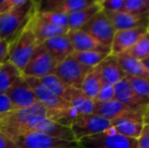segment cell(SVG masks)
Wrapping results in <instances>:
<instances>
[{"label":"cell","mask_w":149,"mask_h":148,"mask_svg":"<svg viewBox=\"0 0 149 148\" xmlns=\"http://www.w3.org/2000/svg\"><path fill=\"white\" fill-rule=\"evenodd\" d=\"M39 1L26 0L18 7L0 15V38L11 43L31 22L38 12Z\"/></svg>","instance_id":"obj_1"},{"label":"cell","mask_w":149,"mask_h":148,"mask_svg":"<svg viewBox=\"0 0 149 148\" xmlns=\"http://www.w3.org/2000/svg\"><path fill=\"white\" fill-rule=\"evenodd\" d=\"M38 46L39 43L30 26H28L10 43L7 61L13 64L22 72L35 53Z\"/></svg>","instance_id":"obj_2"},{"label":"cell","mask_w":149,"mask_h":148,"mask_svg":"<svg viewBox=\"0 0 149 148\" xmlns=\"http://www.w3.org/2000/svg\"><path fill=\"white\" fill-rule=\"evenodd\" d=\"M77 142L80 148H138L137 139L123 136L112 128Z\"/></svg>","instance_id":"obj_3"},{"label":"cell","mask_w":149,"mask_h":148,"mask_svg":"<svg viewBox=\"0 0 149 148\" xmlns=\"http://www.w3.org/2000/svg\"><path fill=\"white\" fill-rule=\"evenodd\" d=\"M18 148H80L77 141H68L37 132H26L11 137Z\"/></svg>","instance_id":"obj_4"},{"label":"cell","mask_w":149,"mask_h":148,"mask_svg":"<svg viewBox=\"0 0 149 148\" xmlns=\"http://www.w3.org/2000/svg\"><path fill=\"white\" fill-rule=\"evenodd\" d=\"M56 66L57 62L54 58L44 49L43 46L39 45L30 61L22 70V75L24 77L41 79L47 75L53 74Z\"/></svg>","instance_id":"obj_5"},{"label":"cell","mask_w":149,"mask_h":148,"mask_svg":"<svg viewBox=\"0 0 149 148\" xmlns=\"http://www.w3.org/2000/svg\"><path fill=\"white\" fill-rule=\"evenodd\" d=\"M111 126V121L97 115L89 114L77 116L70 126V129L74 135L75 140L78 141L84 137L104 132L110 129Z\"/></svg>","instance_id":"obj_6"},{"label":"cell","mask_w":149,"mask_h":148,"mask_svg":"<svg viewBox=\"0 0 149 148\" xmlns=\"http://www.w3.org/2000/svg\"><path fill=\"white\" fill-rule=\"evenodd\" d=\"M91 68L81 65L72 56H69L62 62L57 64L54 74L68 86L75 89H80L85 75Z\"/></svg>","instance_id":"obj_7"},{"label":"cell","mask_w":149,"mask_h":148,"mask_svg":"<svg viewBox=\"0 0 149 148\" xmlns=\"http://www.w3.org/2000/svg\"><path fill=\"white\" fill-rule=\"evenodd\" d=\"M80 30L91 36L102 45L111 49L113 38L116 31L102 10L97 12Z\"/></svg>","instance_id":"obj_8"},{"label":"cell","mask_w":149,"mask_h":148,"mask_svg":"<svg viewBox=\"0 0 149 148\" xmlns=\"http://www.w3.org/2000/svg\"><path fill=\"white\" fill-rule=\"evenodd\" d=\"M111 128L119 134L129 138L138 139L145 125L144 113L130 111L111 121Z\"/></svg>","instance_id":"obj_9"},{"label":"cell","mask_w":149,"mask_h":148,"mask_svg":"<svg viewBox=\"0 0 149 148\" xmlns=\"http://www.w3.org/2000/svg\"><path fill=\"white\" fill-rule=\"evenodd\" d=\"M6 93L9 97L14 110L26 109L38 103L33 89L29 85L26 77L22 75L16 79Z\"/></svg>","instance_id":"obj_10"},{"label":"cell","mask_w":149,"mask_h":148,"mask_svg":"<svg viewBox=\"0 0 149 148\" xmlns=\"http://www.w3.org/2000/svg\"><path fill=\"white\" fill-rule=\"evenodd\" d=\"M115 87V99L123 104L125 107L133 112L144 113L146 107L148 106L149 101L139 97L132 89L127 78H124L119 83L114 85Z\"/></svg>","instance_id":"obj_11"},{"label":"cell","mask_w":149,"mask_h":148,"mask_svg":"<svg viewBox=\"0 0 149 148\" xmlns=\"http://www.w3.org/2000/svg\"><path fill=\"white\" fill-rule=\"evenodd\" d=\"M149 31V26L131 28V30L117 31L114 35L111 45V54L115 56L128 52L136 42Z\"/></svg>","instance_id":"obj_12"},{"label":"cell","mask_w":149,"mask_h":148,"mask_svg":"<svg viewBox=\"0 0 149 148\" xmlns=\"http://www.w3.org/2000/svg\"><path fill=\"white\" fill-rule=\"evenodd\" d=\"M29 85L33 89L38 103L45 107L48 111H57L68 107V104L55 95L49 88L45 86L39 79L33 77H26Z\"/></svg>","instance_id":"obj_13"},{"label":"cell","mask_w":149,"mask_h":148,"mask_svg":"<svg viewBox=\"0 0 149 148\" xmlns=\"http://www.w3.org/2000/svg\"><path fill=\"white\" fill-rule=\"evenodd\" d=\"M68 39L70 41L73 50L76 52H85V51H97L102 53L111 54V49L106 46L98 43L95 39L86 34L81 30L69 31Z\"/></svg>","instance_id":"obj_14"},{"label":"cell","mask_w":149,"mask_h":148,"mask_svg":"<svg viewBox=\"0 0 149 148\" xmlns=\"http://www.w3.org/2000/svg\"><path fill=\"white\" fill-rule=\"evenodd\" d=\"M104 13L112 22L116 32L149 26L148 15H133L125 11L104 12Z\"/></svg>","instance_id":"obj_15"},{"label":"cell","mask_w":149,"mask_h":148,"mask_svg":"<svg viewBox=\"0 0 149 148\" xmlns=\"http://www.w3.org/2000/svg\"><path fill=\"white\" fill-rule=\"evenodd\" d=\"M29 26H30L31 32L35 35L39 45H41L42 43L51 39V38L62 36V35H67L69 32L68 28L53 26V24L44 22L41 18L38 17L37 13L31 18V22L29 24Z\"/></svg>","instance_id":"obj_16"},{"label":"cell","mask_w":149,"mask_h":148,"mask_svg":"<svg viewBox=\"0 0 149 148\" xmlns=\"http://www.w3.org/2000/svg\"><path fill=\"white\" fill-rule=\"evenodd\" d=\"M41 45L54 58L57 64L71 56L74 52L67 35L51 38L42 43Z\"/></svg>","instance_id":"obj_17"},{"label":"cell","mask_w":149,"mask_h":148,"mask_svg":"<svg viewBox=\"0 0 149 148\" xmlns=\"http://www.w3.org/2000/svg\"><path fill=\"white\" fill-rule=\"evenodd\" d=\"M97 68L104 83L116 85L121 80L126 78V74L120 66L118 59L112 54L107 56L97 65Z\"/></svg>","instance_id":"obj_18"},{"label":"cell","mask_w":149,"mask_h":148,"mask_svg":"<svg viewBox=\"0 0 149 148\" xmlns=\"http://www.w3.org/2000/svg\"><path fill=\"white\" fill-rule=\"evenodd\" d=\"M102 10L98 1H95L93 4L87 7L68 14V28L69 31L80 30L86 22H88L97 12Z\"/></svg>","instance_id":"obj_19"},{"label":"cell","mask_w":149,"mask_h":148,"mask_svg":"<svg viewBox=\"0 0 149 148\" xmlns=\"http://www.w3.org/2000/svg\"><path fill=\"white\" fill-rule=\"evenodd\" d=\"M130 111L131 110H129L123 104L114 99L106 103H94L93 114L102 117L109 121H113Z\"/></svg>","instance_id":"obj_20"},{"label":"cell","mask_w":149,"mask_h":148,"mask_svg":"<svg viewBox=\"0 0 149 148\" xmlns=\"http://www.w3.org/2000/svg\"><path fill=\"white\" fill-rule=\"evenodd\" d=\"M116 57L121 68L125 72L126 76L149 79V73L142 64V61L135 59L127 54H121Z\"/></svg>","instance_id":"obj_21"},{"label":"cell","mask_w":149,"mask_h":148,"mask_svg":"<svg viewBox=\"0 0 149 148\" xmlns=\"http://www.w3.org/2000/svg\"><path fill=\"white\" fill-rule=\"evenodd\" d=\"M39 80L41 81L47 88H49L55 95H57L61 99L66 101L67 104L69 103L70 97H71V95H72L75 88H72V87L65 84L57 75H55L54 73L50 74V75H47V76L43 77V78L39 79Z\"/></svg>","instance_id":"obj_22"},{"label":"cell","mask_w":149,"mask_h":148,"mask_svg":"<svg viewBox=\"0 0 149 148\" xmlns=\"http://www.w3.org/2000/svg\"><path fill=\"white\" fill-rule=\"evenodd\" d=\"M102 83L104 82H102V79L100 77L98 68L97 66H95V67L91 68L88 71V73L85 75L80 90L87 97H89L92 101H94L98 91H100V87H102Z\"/></svg>","instance_id":"obj_23"},{"label":"cell","mask_w":149,"mask_h":148,"mask_svg":"<svg viewBox=\"0 0 149 148\" xmlns=\"http://www.w3.org/2000/svg\"><path fill=\"white\" fill-rule=\"evenodd\" d=\"M22 76V72L9 61H5L0 65V93H5L16 79Z\"/></svg>","instance_id":"obj_24"},{"label":"cell","mask_w":149,"mask_h":148,"mask_svg":"<svg viewBox=\"0 0 149 148\" xmlns=\"http://www.w3.org/2000/svg\"><path fill=\"white\" fill-rule=\"evenodd\" d=\"M68 105L73 108L78 115L93 114L94 101L87 97L80 89H74Z\"/></svg>","instance_id":"obj_25"},{"label":"cell","mask_w":149,"mask_h":148,"mask_svg":"<svg viewBox=\"0 0 149 148\" xmlns=\"http://www.w3.org/2000/svg\"><path fill=\"white\" fill-rule=\"evenodd\" d=\"M110 54L102 53L97 51H85V52H76L72 53V57L81 65L86 66L88 68H93L97 66L104 58Z\"/></svg>","instance_id":"obj_26"},{"label":"cell","mask_w":149,"mask_h":148,"mask_svg":"<svg viewBox=\"0 0 149 148\" xmlns=\"http://www.w3.org/2000/svg\"><path fill=\"white\" fill-rule=\"evenodd\" d=\"M124 54H127V55L131 56V57L135 58L137 60H140V61L148 58L149 57V31L136 42V44L129 51Z\"/></svg>","instance_id":"obj_27"},{"label":"cell","mask_w":149,"mask_h":148,"mask_svg":"<svg viewBox=\"0 0 149 148\" xmlns=\"http://www.w3.org/2000/svg\"><path fill=\"white\" fill-rule=\"evenodd\" d=\"M123 11L133 15H148L149 0H125Z\"/></svg>","instance_id":"obj_28"},{"label":"cell","mask_w":149,"mask_h":148,"mask_svg":"<svg viewBox=\"0 0 149 148\" xmlns=\"http://www.w3.org/2000/svg\"><path fill=\"white\" fill-rule=\"evenodd\" d=\"M37 16L42 20L53 24V26L68 28V14L58 11H47L37 12Z\"/></svg>","instance_id":"obj_29"},{"label":"cell","mask_w":149,"mask_h":148,"mask_svg":"<svg viewBox=\"0 0 149 148\" xmlns=\"http://www.w3.org/2000/svg\"><path fill=\"white\" fill-rule=\"evenodd\" d=\"M126 78L129 81L132 89L139 97L149 101V79L139 78V77H132V76H126Z\"/></svg>","instance_id":"obj_30"},{"label":"cell","mask_w":149,"mask_h":148,"mask_svg":"<svg viewBox=\"0 0 149 148\" xmlns=\"http://www.w3.org/2000/svg\"><path fill=\"white\" fill-rule=\"evenodd\" d=\"M115 99V87L112 84L102 83L97 95H96L94 103H106Z\"/></svg>","instance_id":"obj_31"},{"label":"cell","mask_w":149,"mask_h":148,"mask_svg":"<svg viewBox=\"0 0 149 148\" xmlns=\"http://www.w3.org/2000/svg\"><path fill=\"white\" fill-rule=\"evenodd\" d=\"M102 10L104 12L123 11L125 0H100L98 1Z\"/></svg>","instance_id":"obj_32"},{"label":"cell","mask_w":149,"mask_h":148,"mask_svg":"<svg viewBox=\"0 0 149 148\" xmlns=\"http://www.w3.org/2000/svg\"><path fill=\"white\" fill-rule=\"evenodd\" d=\"M26 0H0V15L24 4Z\"/></svg>","instance_id":"obj_33"},{"label":"cell","mask_w":149,"mask_h":148,"mask_svg":"<svg viewBox=\"0 0 149 148\" xmlns=\"http://www.w3.org/2000/svg\"><path fill=\"white\" fill-rule=\"evenodd\" d=\"M13 110L14 108L7 93H0V115L7 114Z\"/></svg>","instance_id":"obj_34"},{"label":"cell","mask_w":149,"mask_h":148,"mask_svg":"<svg viewBox=\"0 0 149 148\" xmlns=\"http://www.w3.org/2000/svg\"><path fill=\"white\" fill-rule=\"evenodd\" d=\"M138 148H149V125H144L143 130L137 139Z\"/></svg>","instance_id":"obj_35"},{"label":"cell","mask_w":149,"mask_h":148,"mask_svg":"<svg viewBox=\"0 0 149 148\" xmlns=\"http://www.w3.org/2000/svg\"><path fill=\"white\" fill-rule=\"evenodd\" d=\"M10 43H8L6 40L0 39V65L3 62L7 61L8 53H9Z\"/></svg>","instance_id":"obj_36"},{"label":"cell","mask_w":149,"mask_h":148,"mask_svg":"<svg viewBox=\"0 0 149 148\" xmlns=\"http://www.w3.org/2000/svg\"><path fill=\"white\" fill-rule=\"evenodd\" d=\"M0 148H18V147L11 139L8 138L2 132H0Z\"/></svg>","instance_id":"obj_37"},{"label":"cell","mask_w":149,"mask_h":148,"mask_svg":"<svg viewBox=\"0 0 149 148\" xmlns=\"http://www.w3.org/2000/svg\"><path fill=\"white\" fill-rule=\"evenodd\" d=\"M142 64L144 65V67H145V69L147 70V72L149 73V57L146 58V59L142 60Z\"/></svg>","instance_id":"obj_38"},{"label":"cell","mask_w":149,"mask_h":148,"mask_svg":"<svg viewBox=\"0 0 149 148\" xmlns=\"http://www.w3.org/2000/svg\"><path fill=\"white\" fill-rule=\"evenodd\" d=\"M147 120H149V104L147 107H146L145 112H144V121H147Z\"/></svg>","instance_id":"obj_39"},{"label":"cell","mask_w":149,"mask_h":148,"mask_svg":"<svg viewBox=\"0 0 149 148\" xmlns=\"http://www.w3.org/2000/svg\"><path fill=\"white\" fill-rule=\"evenodd\" d=\"M144 123H145L146 125H149V120H147V121H144Z\"/></svg>","instance_id":"obj_40"},{"label":"cell","mask_w":149,"mask_h":148,"mask_svg":"<svg viewBox=\"0 0 149 148\" xmlns=\"http://www.w3.org/2000/svg\"><path fill=\"white\" fill-rule=\"evenodd\" d=\"M148 19H149V14H148Z\"/></svg>","instance_id":"obj_41"},{"label":"cell","mask_w":149,"mask_h":148,"mask_svg":"<svg viewBox=\"0 0 149 148\" xmlns=\"http://www.w3.org/2000/svg\"><path fill=\"white\" fill-rule=\"evenodd\" d=\"M0 39H1V38H0Z\"/></svg>","instance_id":"obj_42"}]
</instances>
